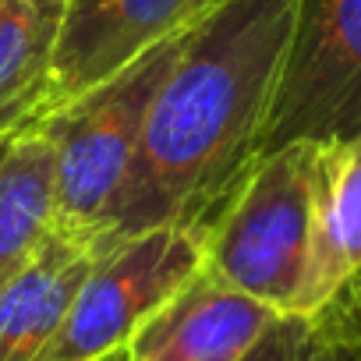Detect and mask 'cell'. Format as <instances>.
I'll use <instances>...</instances> for the list:
<instances>
[{"label":"cell","mask_w":361,"mask_h":361,"mask_svg":"<svg viewBox=\"0 0 361 361\" xmlns=\"http://www.w3.org/2000/svg\"><path fill=\"white\" fill-rule=\"evenodd\" d=\"M103 361H124V350H117V354H110V357H103Z\"/></svg>","instance_id":"9a60e30c"},{"label":"cell","mask_w":361,"mask_h":361,"mask_svg":"<svg viewBox=\"0 0 361 361\" xmlns=\"http://www.w3.org/2000/svg\"><path fill=\"white\" fill-rule=\"evenodd\" d=\"M99 255L50 231L29 269L0 294V361H39Z\"/></svg>","instance_id":"9c48e42d"},{"label":"cell","mask_w":361,"mask_h":361,"mask_svg":"<svg viewBox=\"0 0 361 361\" xmlns=\"http://www.w3.org/2000/svg\"><path fill=\"white\" fill-rule=\"evenodd\" d=\"M54 227V149L22 131L0 156V294L39 255Z\"/></svg>","instance_id":"8fae6325"},{"label":"cell","mask_w":361,"mask_h":361,"mask_svg":"<svg viewBox=\"0 0 361 361\" xmlns=\"http://www.w3.org/2000/svg\"><path fill=\"white\" fill-rule=\"evenodd\" d=\"M361 269V131L315 142L312 259L301 315L315 319Z\"/></svg>","instance_id":"ba28073f"},{"label":"cell","mask_w":361,"mask_h":361,"mask_svg":"<svg viewBox=\"0 0 361 361\" xmlns=\"http://www.w3.org/2000/svg\"><path fill=\"white\" fill-rule=\"evenodd\" d=\"M361 131V0H298L259 156Z\"/></svg>","instance_id":"5b68a950"},{"label":"cell","mask_w":361,"mask_h":361,"mask_svg":"<svg viewBox=\"0 0 361 361\" xmlns=\"http://www.w3.org/2000/svg\"><path fill=\"white\" fill-rule=\"evenodd\" d=\"M4 4H8V0H0V8H4Z\"/></svg>","instance_id":"e0dca14e"},{"label":"cell","mask_w":361,"mask_h":361,"mask_svg":"<svg viewBox=\"0 0 361 361\" xmlns=\"http://www.w3.org/2000/svg\"><path fill=\"white\" fill-rule=\"evenodd\" d=\"M8 142H11V138H8ZM8 142H0V156H4V149H8Z\"/></svg>","instance_id":"2e32d148"},{"label":"cell","mask_w":361,"mask_h":361,"mask_svg":"<svg viewBox=\"0 0 361 361\" xmlns=\"http://www.w3.org/2000/svg\"><path fill=\"white\" fill-rule=\"evenodd\" d=\"M322 333V329H319ZM312 361H357L347 347H340L336 340H329L326 333H322V340H319V350H315V357Z\"/></svg>","instance_id":"5bb4252c"},{"label":"cell","mask_w":361,"mask_h":361,"mask_svg":"<svg viewBox=\"0 0 361 361\" xmlns=\"http://www.w3.org/2000/svg\"><path fill=\"white\" fill-rule=\"evenodd\" d=\"M213 0H68L43 114L124 71L156 43L199 18Z\"/></svg>","instance_id":"8992f818"},{"label":"cell","mask_w":361,"mask_h":361,"mask_svg":"<svg viewBox=\"0 0 361 361\" xmlns=\"http://www.w3.org/2000/svg\"><path fill=\"white\" fill-rule=\"evenodd\" d=\"M202 269V231L152 227L106 248L82 280L61 329L39 361H103Z\"/></svg>","instance_id":"277c9868"},{"label":"cell","mask_w":361,"mask_h":361,"mask_svg":"<svg viewBox=\"0 0 361 361\" xmlns=\"http://www.w3.org/2000/svg\"><path fill=\"white\" fill-rule=\"evenodd\" d=\"M319 322L305 315H280L266 336L241 361H312L319 350Z\"/></svg>","instance_id":"7c38bea8"},{"label":"cell","mask_w":361,"mask_h":361,"mask_svg":"<svg viewBox=\"0 0 361 361\" xmlns=\"http://www.w3.org/2000/svg\"><path fill=\"white\" fill-rule=\"evenodd\" d=\"M68 0H8L0 8V142L29 131L47 103Z\"/></svg>","instance_id":"30bf717a"},{"label":"cell","mask_w":361,"mask_h":361,"mask_svg":"<svg viewBox=\"0 0 361 361\" xmlns=\"http://www.w3.org/2000/svg\"><path fill=\"white\" fill-rule=\"evenodd\" d=\"M188 25L145 50L114 78L39 117L54 149V234L103 255L114 248V220L138 156L149 103L170 71Z\"/></svg>","instance_id":"7a4b0ae2"},{"label":"cell","mask_w":361,"mask_h":361,"mask_svg":"<svg viewBox=\"0 0 361 361\" xmlns=\"http://www.w3.org/2000/svg\"><path fill=\"white\" fill-rule=\"evenodd\" d=\"M298 0H213L163 75L114 220V245L152 227L202 231L259 159Z\"/></svg>","instance_id":"6da1fadb"},{"label":"cell","mask_w":361,"mask_h":361,"mask_svg":"<svg viewBox=\"0 0 361 361\" xmlns=\"http://www.w3.org/2000/svg\"><path fill=\"white\" fill-rule=\"evenodd\" d=\"M315 142L259 156L202 227V266L280 315H301L312 259Z\"/></svg>","instance_id":"3957f363"},{"label":"cell","mask_w":361,"mask_h":361,"mask_svg":"<svg viewBox=\"0 0 361 361\" xmlns=\"http://www.w3.org/2000/svg\"><path fill=\"white\" fill-rule=\"evenodd\" d=\"M319 329L336 340L340 347H347L357 361H361V269L340 287V294L315 315Z\"/></svg>","instance_id":"4fadbf2b"},{"label":"cell","mask_w":361,"mask_h":361,"mask_svg":"<svg viewBox=\"0 0 361 361\" xmlns=\"http://www.w3.org/2000/svg\"><path fill=\"white\" fill-rule=\"evenodd\" d=\"M276 319L202 266L135 329L124 361H241Z\"/></svg>","instance_id":"52a82bcc"}]
</instances>
